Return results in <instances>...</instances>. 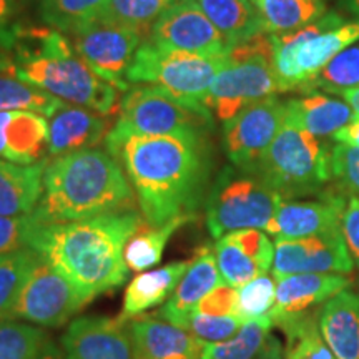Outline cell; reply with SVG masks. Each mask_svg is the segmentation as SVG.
I'll return each mask as SVG.
<instances>
[{"mask_svg": "<svg viewBox=\"0 0 359 359\" xmlns=\"http://www.w3.org/2000/svg\"><path fill=\"white\" fill-rule=\"evenodd\" d=\"M257 359H283L281 346L275 336L269 334V338L266 339V344H264L262 353L258 354Z\"/></svg>", "mask_w": 359, "mask_h": 359, "instance_id": "cell-46", "label": "cell"}, {"mask_svg": "<svg viewBox=\"0 0 359 359\" xmlns=\"http://www.w3.org/2000/svg\"><path fill=\"white\" fill-rule=\"evenodd\" d=\"M142 215L133 210L79 222H34L27 246L92 302L95 296L127 281L128 266L123 251L130 238L142 230Z\"/></svg>", "mask_w": 359, "mask_h": 359, "instance_id": "cell-2", "label": "cell"}, {"mask_svg": "<svg viewBox=\"0 0 359 359\" xmlns=\"http://www.w3.org/2000/svg\"><path fill=\"white\" fill-rule=\"evenodd\" d=\"M359 116L344 102L321 93L286 102V123L304 130L314 137L334 135Z\"/></svg>", "mask_w": 359, "mask_h": 359, "instance_id": "cell-26", "label": "cell"}, {"mask_svg": "<svg viewBox=\"0 0 359 359\" xmlns=\"http://www.w3.org/2000/svg\"><path fill=\"white\" fill-rule=\"evenodd\" d=\"M75 50L95 75L115 85L120 92H127L125 80L135 53L145 39L135 30L109 19L88 22L69 34Z\"/></svg>", "mask_w": 359, "mask_h": 359, "instance_id": "cell-12", "label": "cell"}, {"mask_svg": "<svg viewBox=\"0 0 359 359\" xmlns=\"http://www.w3.org/2000/svg\"><path fill=\"white\" fill-rule=\"evenodd\" d=\"M276 302L275 278L263 275L238 288V311L245 323L269 318Z\"/></svg>", "mask_w": 359, "mask_h": 359, "instance_id": "cell-39", "label": "cell"}, {"mask_svg": "<svg viewBox=\"0 0 359 359\" xmlns=\"http://www.w3.org/2000/svg\"><path fill=\"white\" fill-rule=\"evenodd\" d=\"M137 359H201L206 343L190 331L143 316L130 323Z\"/></svg>", "mask_w": 359, "mask_h": 359, "instance_id": "cell-21", "label": "cell"}, {"mask_svg": "<svg viewBox=\"0 0 359 359\" xmlns=\"http://www.w3.org/2000/svg\"><path fill=\"white\" fill-rule=\"evenodd\" d=\"M48 118V155L53 158L95 147L110 133L109 115L67 102Z\"/></svg>", "mask_w": 359, "mask_h": 359, "instance_id": "cell-20", "label": "cell"}, {"mask_svg": "<svg viewBox=\"0 0 359 359\" xmlns=\"http://www.w3.org/2000/svg\"><path fill=\"white\" fill-rule=\"evenodd\" d=\"M280 92L273 70L271 37L258 34L228 50L222 70L205 98V107L223 122L245 107Z\"/></svg>", "mask_w": 359, "mask_h": 359, "instance_id": "cell-6", "label": "cell"}, {"mask_svg": "<svg viewBox=\"0 0 359 359\" xmlns=\"http://www.w3.org/2000/svg\"><path fill=\"white\" fill-rule=\"evenodd\" d=\"M133 188L122 165L97 148L55 156L43 173L35 223H67L128 210Z\"/></svg>", "mask_w": 359, "mask_h": 359, "instance_id": "cell-4", "label": "cell"}, {"mask_svg": "<svg viewBox=\"0 0 359 359\" xmlns=\"http://www.w3.org/2000/svg\"><path fill=\"white\" fill-rule=\"evenodd\" d=\"M210 118L212 111L203 105H193L155 85H137L125 92L111 132L147 137L205 135Z\"/></svg>", "mask_w": 359, "mask_h": 359, "instance_id": "cell-9", "label": "cell"}, {"mask_svg": "<svg viewBox=\"0 0 359 359\" xmlns=\"http://www.w3.org/2000/svg\"><path fill=\"white\" fill-rule=\"evenodd\" d=\"M271 327L269 318L245 323L233 338L206 344L201 359H257L271 334Z\"/></svg>", "mask_w": 359, "mask_h": 359, "instance_id": "cell-31", "label": "cell"}, {"mask_svg": "<svg viewBox=\"0 0 359 359\" xmlns=\"http://www.w3.org/2000/svg\"><path fill=\"white\" fill-rule=\"evenodd\" d=\"M195 217H180L172 222L158 228H151L150 230H138L135 235L130 238L127 246H125L123 257L128 269L132 271H145V269L155 266L161 259L165 246L168 240L173 236V233L183 224L190 223Z\"/></svg>", "mask_w": 359, "mask_h": 359, "instance_id": "cell-30", "label": "cell"}, {"mask_svg": "<svg viewBox=\"0 0 359 359\" xmlns=\"http://www.w3.org/2000/svg\"><path fill=\"white\" fill-rule=\"evenodd\" d=\"M37 258L39 255L29 246L0 255V321L11 320L22 286Z\"/></svg>", "mask_w": 359, "mask_h": 359, "instance_id": "cell-35", "label": "cell"}, {"mask_svg": "<svg viewBox=\"0 0 359 359\" xmlns=\"http://www.w3.org/2000/svg\"><path fill=\"white\" fill-rule=\"evenodd\" d=\"M48 160L17 165L0 158V217L29 215L43 193V173Z\"/></svg>", "mask_w": 359, "mask_h": 359, "instance_id": "cell-25", "label": "cell"}, {"mask_svg": "<svg viewBox=\"0 0 359 359\" xmlns=\"http://www.w3.org/2000/svg\"><path fill=\"white\" fill-rule=\"evenodd\" d=\"M341 233H343L344 243L353 258L354 266L359 268V198L351 196L344 208L343 219H341Z\"/></svg>", "mask_w": 359, "mask_h": 359, "instance_id": "cell-43", "label": "cell"}, {"mask_svg": "<svg viewBox=\"0 0 359 359\" xmlns=\"http://www.w3.org/2000/svg\"><path fill=\"white\" fill-rule=\"evenodd\" d=\"M0 72L102 115L116 109L120 90L93 74L69 35L53 27L17 24L0 47Z\"/></svg>", "mask_w": 359, "mask_h": 359, "instance_id": "cell-3", "label": "cell"}, {"mask_svg": "<svg viewBox=\"0 0 359 359\" xmlns=\"http://www.w3.org/2000/svg\"><path fill=\"white\" fill-rule=\"evenodd\" d=\"M264 34L280 35L303 29L325 15V0H253Z\"/></svg>", "mask_w": 359, "mask_h": 359, "instance_id": "cell-29", "label": "cell"}, {"mask_svg": "<svg viewBox=\"0 0 359 359\" xmlns=\"http://www.w3.org/2000/svg\"><path fill=\"white\" fill-rule=\"evenodd\" d=\"M35 359H64V358H62L60 349H58L52 341H48L47 346L42 349V353H40Z\"/></svg>", "mask_w": 359, "mask_h": 359, "instance_id": "cell-47", "label": "cell"}, {"mask_svg": "<svg viewBox=\"0 0 359 359\" xmlns=\"http://www.w3.org/2000/svg\"><path fill=\"white\" fill-rule=\"evenodd\" d=\"M226 53L203 57L190 52L167 50L147 40L135 53L125 80L128 83L155 85L193 105L205 107L206 93L222 70Z\"/></svg>", "mask_w": 359, "mask_h": 359, "instance_id": "cell-10", "label": "cell"}, {"mask_svg": "<svg viewBox=\"0 0 359 359\" xmlns=\"http://www.w3.org/2000/svg\"><path fill=\"white\" fill-rule=\"evenodd\" d=\"M283 196L257 173L226 168L206 201V226L213 238L236 230H266Z\"/></svg>", "mask_w": 359, "mask_h": 359, "instance_id": "cell-7", "label": "cell"}, {"mask_svg": "<svg viewBox=\"0 0 359 359\" xmlns=\"http://www.w3.org/2000/svg\"><path fill=\"white\" fill-rule=\"evenodd\" d=\"M64 103V100L34 85L0 72V111L27 110L43 116H52Z\"/></svg>", "mask_w": 359, "mask_h": 359, "instance_id": "cell-32", "label": "cell"}, {"mask_svg": "<svg viewBox=\"0 0 359 359\" xmlns=\"http://www.w3.org/2000/svg\"><path fill=\"white\" fill-rule=\"evenodd\" d=\"M333 137L338 143H346V145L359 148V118L354 120L353 123L346 125L344 128H341Z\"/></svg>", "mask_w": 359, "mask_h": 359, "instance_id": "cell-45", "label": "cell"}, {"mask_svg": "<svg viewBox=\"0 0 359 359\" xmlns=\"http://www.w3.org/2000/svg\"><path fill=\"white\" fill-rule=\"evenodd\" d=\"M34 219L29 215L19 217H0V255L27 248V236Z\"/></svg>", "mask_w": 359, "mask_h": 359, "instance_id": "cell-42", "label": "cell"}, {"mask_svg": "<svg viewBox=\"0 0 359 359\" xmlns=\"http://www.w3.org/2000/svg\"><path fill=\"white\" fill-rule=\"evenodd\" d=\"M243 325V318L238 316V314H233V316H208V314L191 313L190 320L187 323V331H190L198 339L205 341L206 344H212L233 338Z\"/></svg>", "mask_w": 359, "mask_h": 359, "instance_id": "cell-40", "label": "cell"}, {"mask_svg": "<svg viewBox=\"0 0 359 359\" xmlns=\"http://www.w3.org/2000/svg\"><path fill=\"white\" fill-rule=\"evenodd\" d=\"M286 122V103L275 97L245 107L224 122V150L236 168L253 173Z\"/></svg>", "mask_w": 359, "mask_h": 359, "instance_id": "cell-13", "label": "cell"}, {"mask_svg": "<svg viewBox=\"0 0 359 359\" xmlns=\"http://www.w3.org/2000/svg\"><path fill=\"white\" fill-rule=\"evenodd\" d=\"M105 143L127 173L148 226L195 217L210 175L205 135L147 137L110 130Z\"/></svg>", "mask_w": 359, "mask_h": 359, "instance_id": "cell-1", "label": "cell"}, {"mask_svg": "<svg viewBox=\"0 0 359 359\" xmlns=\"http://www.w3.org/2000/svg\"><path fill=\"white\" fill-rule=\"evenodd\" d=\"M43 330L27 323L0 321V359H35L48 344Z\"/></svg>", "mask_w": 359, "mask_h": 359, "instance_id": "cell-38", "label": "cell"}, {"mask_svg": "<svg viewBox=\"0 0 359 359\" xmlns=\"http://www.w3.org/2000/svg\"><path fill=\"white\" fill-rule=\"evenodd\" d=\"M273 70L280 92L306 88L314 75L349 45L359 42V20L327 13L294 32L269 35Z\"/></svg>", "mask_w": 359, "mask_h": 359, "instance_id": "cell-5", "label": "cell"}, {"mask_svg": "<svg viewBox=\"0 0 359 359\" xmlns=\"http://www.w3.org/2000/svg\"><path fill=\"white\" fill-rule=\"evenodd\" d=\"M331 177L351 196L359 198V148L338 143L330 155Z\"/></svg>", "mask_w": 359, "mask_h": 359, "instance_id": "cell-41", "label": "cell"}, {"mask_svg": "<svg viewBox=\"0 0 359 359\" xmlns=\"http://www.w3.org/2000/svg\"><path fill=\"white\" fill-rule=\"evenodd\" d=\"M213 250L223 283L233 288L266 275L275 259L271 240L255 228L226 233L218 238Z\"/></svg>", "mask_w": 359, "mask_h": 359, "instance_id": "cell-17", "label": "cell"}, {"mask_svg": "<svg viewBox=\"0 0 359 359\" xmlns=\"http://www.w3.org/2000/svg\"><path fill=\"white\" fill-rule=\"evenodd\" d=\"M48 155V122L27 110L0 111V158L34 165Z\"/></svg>", "mask_w": 359, "mask_h": 359, "instance_id": "cell-22", "label": "cell"}, {"mask_svg": "<svg viewBox=\"0 0 359 359\" xmlns=\"http://www.w3.org/2000/svg\"><path fill=\"white\" fill-rule=\"evenodd\" d=\"M177 0H109L100 17L128 27L147 39L155 22Z\"/></svg>", "mask_w": 359, "mask_h": 359, "instance_id": "cell-37", "label": "cell"}, {"mask_svg": "<svg viewBox=\"0 0 359 359\" xmlns=\"http://www.w3.org/2000/svg\"><path fill=\"white\" fill-rule=\"evenodd\" d=\"M320 331L336 359H359V296L344 290L318 314Z\"/></svg>", "mask_w": 359, "mask_h": 359, "instance_id": "cell-24", "label": "cell"}, {"mask_svg": "<svg viewBox=\"0 0 359 359\" xmlns=\"http://www.w3.org/2000/svg\"><path fill=\"white\" fill-rule=\"evenodd\" d=\"M318 313L278 326L286 336L285 359H336L318 330Z\"/></svg>", "mask_w": 359, "mask_h": 359, "instance_id": "cell-34", "label": "cell"}, {"mask_svg": "<svg viewBox=\"0 0 359 359\" xmlns=\"http://www.w3.org/2000/svg\"><path fill=\"white\" fill-rule=\"evenodd\" d=\"M65 359H137L127 321L85 316L75 320L62 338Z\"/></svg>", "mask_w": 359, "mask_h": 359, "instance_id": "cell-16", "label": "cell"}, {"mask_svg": "<svg viewBox=\"0 0 359 359\" xmlns=\"http://www.w3.org/2000/svg\"><path fill=\"white\" fill-rule=\"evenodd\" d=\"M88 302L64 275L39 257L22 286L11 320L19 318L42 327H58Z\"/></svg>", "mask_w": 359, "mask_h": 359, "instance_id": "cell-11", "label": "cell"}, {"mask_svg": "<svg viewBox=\"0 0 359 359\" xmlns=\"http://www.w3.org/2000/svg\"><path fill=\"white\" fill-rule=\"evenodd\" d=\"M276 281V302L269 313L273 326L311 314L314 306L326 303L351 285L348 276L338 273H302Z\"/></svg>", "mask_w": 359, "mask_h": 359, "instance_id": "cell-18", "label": "cell"}, {"mask_svg": "<svg viewBox=\"0 0 359 359\" xmlns=\"http://www.w3.org/2000/svg\"><path fill=\"white\" fill-rule=\"evenodd\" d=\"M344 6L349 12L359 17V0H344Z\"/></svg>", "mask_w": 359, "mask_h": 359, "instance_id": "cell-49", "label": "cell"}, {"mask_svg": "<svg viewBox=\"0 0 359 359\" xmlns=\"http://www.w3.org/2000/svg\"><path fill=\"white\" fill-rule=\"evenodd\" d=\"M320 88L323 92L343 95L349 90L359 88V42L349 45L343 52L327 62L304 88L306 93Z\"/></svg>", "mask_w": 359, "mask_h": 359, "instance_id": "cell-33", "label": "cell"}, {"mask_svg": "<svg viewBox=\"0 0 359 359\" xmlns=\"http://www.w3.org/2000/svg\"><path fill=\"white\" fill-rule=\"evenodd\" d=\"M150 42L167 50L203 57L224 55L230 45L193 0H177L158 17Z\"/></svg>", "mask_w": 359, "mask_h": 359, "instance_id": "cell-14", "label": "cell"}, {"mask_svg": "<svg viewBox=\"0 0 359 359\" xmlns=\"http://www.w3.org/2000/svg\"><path fill=\"white\" fill-rule=\"evenodd\" d=\"M353 268V258L349 257L341 231L299 240H276L275 243V259L271 266L275 280L302 273L346 275Z\"/></svg>", "mask_w": 359, "mask_h": 359, "instance_id": "cell-15", "label": "cell"}, {"mask_svg": "<svg viewBox=\"0 0 359 359\" xmlns=\"http://www.w3.org/2000/svg\"><path fill=\"white\" fill-rule=\"evenodd\" d=\"M217 27L230 48L258 34H264L253 0H193Z\"/></svg>", "mask_w": 359, "mask_h": 359, "instance_id": "cell-28", "label": "cell"}, {"mask_svg": "<svg viewBox=\"0 0 359 359\" xmlns=\"http://www.w3.org/2000/svg\"><path fill=\"white\" fill-rule=\"evenodd\" d=\"M17 0H0V47L7 43L13 29H15Z\"/></svg>", "mask_w": 359, "mask_h": 359, "instance_id": "cell-44", "label": "cell"}, {"mask_svg": "<svg viewBox=\"0 0 359 359\" xmlns=\"http://www.w3.org/2000/svg\"><path fill=\"white\" fill-rule=\"evenodd\" d=\"M219 285H223V280L218 271L215 250L205 246L191 259L182 281L168 302L161 306L160 316L172 325L187 330V323L198 303Z\"/></svg>", "mask_w": 359, "mask_h": 359, "instance_id": "cell-23", "label": "cell"}, {"mask_svg": "<svg viewBox=\"0 0 359 359\" xmlns=\"http://www.w3.org/2000/svg\"><path fill=\"white\" fill-rule=\"evenodd\" d=\"M188 266H190V262H173L158 269H151V271L135 276L125 291L120 320H133L138 314L163 303L168 296H172Z\"/></svg>", "mask_w": 359, "mask_h": 359, "instance_id": "cell-27", "label": "cell"}, {"mask_svg": "<svg viewBox=\"0 0 359 359\" xmlns=\"http://www.w3.org/2000/svg\"><path fill=\"white\" fill-rule=\"evenodd\" d=\"M346 200L341 195H326L320 201H281L266 231L276 240L325 236L341 231Z\"/></svg>", "mask_w": 359, "mask_h": 359, "instance_id": "cell-19", "label": "cell"}, {"mask_svg": "<svg viewBox=\"0 0 359 359\" xmlns=\"http://www.w3.org/2000/svg\"><path fill=\"white\" fill-rule=\"evenodd\" d=\"M109 0H40V13L48 27L67 35L98 19Z\"/></svg>", "mask_w": 359, "mask_h": 359, "instance_id": "cell-36", "label": "cell"}, {"mask_svg": "<svg viewBox=\"0 0 359 359\" xmlns=\"http://www.w3.org/2000/svg\"><path fill=\"white\" fill-rule=\"evenodd\" d=\"M253 173L283 198L311 195L331 178L330 156L318 137L285 122Z\"/></svg>", "mask_w": 359, "mask_h": 359, "instance_id": "cell-8", "label": "cell"}, {"mask_svg": "<svg viewBox=\"0 0 359 359\" xmlns=\"http://www.w3.org/2000/svg\"><path fill=\"white\" fill-rule=\"evenodd\" d=\"M343 97L346 98L348 105L351 107L354 114L359 116V88H354V90H349V92L343 93Z\"/></svg>", "mask_w": 359, "mask_h": 359, "instance_id": "cell-48", "label": "cell"}]
</instances>
